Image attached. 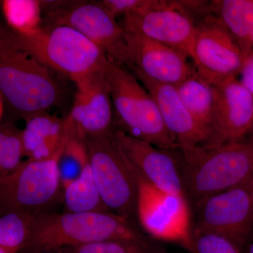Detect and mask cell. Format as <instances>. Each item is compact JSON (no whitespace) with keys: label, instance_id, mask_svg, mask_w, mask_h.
<instances>
[{"label":"cell","instance_id":"1","mask_svg":"<svg viewBox=\"0 0 253 253\" xmlns=\"http://www.w3.org/2000/svg\"><path fill=\"white\" fill-rule=\"evenodd\" d=\"M57 75L0 27V94L25 121L60 104L63 90Z\"/></svg>","mask_w":253,"mask_h":253},{"label":"cell","instance_id":"2","mask_svg":"<svg viewBox=\"0 0 253 253\" xmlns=\"http://www.w3.org/2000/svg\"><path fill=\"white\" fill-rule=\"evenodd\" d=\"M104 241L154 246L138 226L112 212H46L35 214L31 236L21 252L33 253Z\"/></svg>","mask_w":253,"mask_h":253},{"label":"cell","instance_id":"3","mask_svg":"<svg viewBox=\"0 0 253 253\" xmlns=\"http://www.w3.org/2000/svg\"><path fill=\"white\" fill-rule=\"evenodd\" d=\"M181 181L190 209L208 198L239 185L253 171L249 141L201 145L188 154L177 151Z\"/></svg>","mask_w":253,"mask_h":253},{"label":"cell","instance_id":"4","mask_svg":"<svg viewBox=\"0 0 253 253\" xmlns=\"http://www.w3.org/2000/svg\"><path fill=\"white\" fill-rule=\"evenodd\" d=\"M105 76L112 99L113 129L146 141L158 149L179 151L176 138L168 130L156 101L139 80L122 65L109 61Z\"/></svg>","mask_w":253,"mask_h":253},{"label":"cell","instance_id":"5","mask_svg":"<svg viewBox=\"0 0 253 253\" xmlns=\"http://www.w3.org/2000/svg\"><path fill=\"white\" fill-rule=\"evenodd\" d=\"M16 43L43 64L74 83L104 71L109 62L98 46L73 28L63 25H42L28 35L9 30Z\"/></svg>","mask_w":253,"mask_h":253},{"label":"cell","instance_id":"6","mask_svg":"<svg viewBox=\"0 0 253 253\" xmlns=\"http://www.w3.org/2000/svg\"><path fill=\"white\" fill-rule=\"evenodd\" d=\"M89 165L104 204L137 226V181L114 131L85 138Z\"/></svg>","mask_w":253,"mask_h":253},{"label":"cell","instance_id":"7","mask_svg":"<svg viewBox=\"0 0 253 253\" xmlns=\"http://www.w3.org/2000/svg\"><path fill=\"white\" fill-rule=\"evenodd\" d=\"M59 154L44 161L25 160L12 172L0 176V216L54 212L53 208L63 201L57 171Z\"/></svg>","mask_w":253,"mask_h":253},{"label":"cell","instance_id":"8","mask_svg":"<svg viewBox=\"0 0 253 253\" xmlns=\"http://www.w3.org/2000/svg\"><path fill=\"white\" fill-rule=\"evenodd\" d=\"M46 25H63L81 33L110 61L129 65L125 32L101 1H41Z\"/></svg>","mask_w":253,"mask_h":253},{"label":"cell","instance_id":"9","mask_svg":"<svg viewBox=\"0 0 253 253\" xmlns=\"http://www.w3.org/2000/svg\"><path fill=\"white\" fill-rule=\"evenodd\" d=\"M192 212V230L220 236L242 251L253 236L251 176L239 185L204 200Z\"/></svg>","mask_w":253,"mask_h":253},{"label":"cell","instance_id":"10","mask_svg":"<svg viewBox=\"0 0 253 253\" xmlns=\"http://www.w3.org/2000/svg\"><path fill=\"white\" fill-rule=\"evenodd\" d=\"M133 169L137 181L139 225L154 239L176 243L190 253L192 224L186 198L163 192Z\"/></svg>","mask_w":253,"mask_h":253},{"label":"cell","instance_id":"11","mask_svg":"<svg viewBox=\"0 0 253 253\" xmlns=\"http://www.w3.org/2000/svg\"><path fill=\"white\" fill-rule=\"evenodd\" d=\"M190 58L197 73L212 85L237 78L245 61L231 33L211 14L196 20Z\"/></svg>","mask_w":253,"mask_h":253},{"label":"cell","instance_id":"12","mask_svg":"<svg viewBox=\"0 0 253 253\" xmlns=\"http://www.w3.org/2000/svg\"><path fill=\"white\" fill-rule=\"evenodd\" d=\"M123 31L144 37L185 53L190 57L196 20L181 1H165L158 7L126 15Z\"/></svg>","mask_w":253,"mask_h":253},{"label":"cell","instance_id":"13","mask_svg":"<svg viewBox=\"0 0 253 253\" xmlns=\"http://www.w3.org/2000/svg\"><path fill=\"white\" fill-rule=\"evenodd\" d=\"M74 83L76 90L72 108L64 120L66 131L85 139L113 130L114 111L105 70Z\"/></svg>","mask_w":253,"mask_h":253},{"label":"cell","instance_id":"14","mask_svg":"<svg viewBox=\"0 0 253 253\" xmlns=\"http://www.w3.org/2000/svg\"><path fill=\"white\" fill-rule=\"evenodd\" d=\"M214 86L211 134L204 145L241 142L253 127V98L237 78Z\"/></svg>","mask_w":253,"mask_h":253},{"label":"cell","instance_id":"15","mask_svg":"<svg viewBox=\"0 0 253 253\" xmlns=\"http://www.w3.org/2000/svg\"><path fill=\"white\" fill-rule=\"evenodd\" d=\"M125 32L129 66L148 78L164 84L176 86L196 72L185 53L148 39Z\"/></svg>","mask_w":253,"mask_h":253},{"label":"cell","instance_id":"16","mask_svg":"<svg viewBox=\"0 0 253 253\" xmlns=\"http://www.w3.org/2000/svg\"><path fill=\"white\" fill-rule=\"evenodd\" d=\"M113 131L128 161L146 181L163 192L185 197L178 151L158 149L123 131Z\"/></svg>","mask_w":253,"mask_h":253},{"label":"cell","instance_id":"17","mask_svg":"<svg viewBox=\"0 0 253 253\" xmlns=\"http://www.w3.org/2000/svg\"><path fill=\"white\" fill-rule=\"evenodd\" d=\"M153 96L168 130L176 138L179 152L188 154L209 139L210 132L196 122L181 102L175 86L158 83L133 66L126 68Z\"/></svg>","mask_w":253,"mask_h":253},{"label":"cell","instance_id":"18","mask_svg":"<svg viewBox=\"0 0 253 253\" xmlns=\"http://www.w3.org/2000/svg\"><path fill=\"white\" fill-rule=\"evenodd\" d=\"M66 136L64 120L49 113L33 116L21 130L25 157L44 161L59 154Z\"/></svg>","mask_w":253,"mask_h":253},{"label":"cell","instance_id":"19","mask_svg":"<svg viewBox=\"0 0 253 253\" xmlns=\"http://www.w3.org/2000/svg\"><path fill=\"white\" fill-rule=\"evenodd\" d=\"M208 13L220 20L247 59L253 49V0L209 1Z\"/></svg>","mask_w":253,"mask_h":253},{"label":"cell","instance_id":"20","mask_svg":"<svg viewBox=\"0 0 253 253\" xmlns=\"http://www.w3.org/2000/svg\"><path fill=\"white\" fill-rule=\"evenodd\" d=\"M181 102L195 121L211 134L214 107V86L196 71L174 86Z\"/></svg>","mask_w":253,"mask_h":253},{"label":"cell","instance_id":"21","mask_svg":"<svg viewBox=\"0 0 253 253\" xmlns=\"http://www.w3.org/2000/svg\"><path fill=\"white\" fill-rule=\"evenodd\" d=\"M63 202L66 212H111L103 201L89 163L80 177L63 190Z\"/></svg>","mask_w":253,"mask_h":253},{"label":"cell","instance_id":"22","mask_svg":"<svg viewBox=\"0 0 253 253\" xmlns=\"http://www.w3.org/2000/svg\"><path fill=\"white\" fill-rule=\"evenodd\" d=\"M89 163L85 139L66 129L62 149L57 159L58 175L63 191L80 177Z\"/></svg>","mask_w":253,"mask_h":253},{"label":"cell","instance_id":"23","mask_svg":"<svg viewBox=\"0 0 253 253\" xmlns=\"http://www.w3.org/2000/svg\"><path fill=\"white\" fill-rule=\"evenodd\" d=\"M2 11L11 31L21 35H28L42 26L41 1L38 0H4Z\"/></svg>","mask_w":253,"mask_h":253},{"label":"cell","instance_id":"24","mask_svg":"<svg viewBox=\"0 0 253 253\" xmlns=\"http://www.w3.org/2000/svg\"><path fill=\"white\" fill-rule=\"evenodd\" d=\"M35 214L13 212L0 216V247L21 252L31 236Z\"/></svg>","mask_w":253,"mask_h":253},{"label":"cell","instance_id":"25","mask_svg":"<svg viewBox=\"0 0 253 253\" xmlns=\"http://www.w3.org/2000/svg\"><path fill=\"white\" fill-rule=\"evenodd\" d=\"M24 157L21 130L11 124L0 126V176L16 169Z\"/></svg>","mask_w":253,"mask_h":253},{"label":"cell","instance_id":"26","mask_svg":"<svg viewBox=\"0 0 253 253\" xmlns=\"http://www.w3.org/2000/svg\"><path fill=\"white\" fill-rule=\"evenodd\" d=\"M59 253H166L156 246L126 241H104L57 249Z\"/></svg>","mask_w":253,"mask_h":253},{"label":"cell","instance_id":"27","mask_svg":"<svg viewBox=\"0 0 253 253\" xmlns=\"http://www.w3.org/2000/svg\"><path fill=\"white\" fill-rule=\"evenodd\" d=\"M191 239L190 253H242L227 239L211 233L191 229Z\"/></svg>","mask_w":253,"mask_h":253},{"label":"cell","instance_id":"28","mask_svg":"<svg viewBox=\"0 0 253 253\" xmlns=\"http://www.w3.org/2000/svg\"><path fill=\"white\" fill-rule=\"evenodd\" d=\"M100 1L115 18H117L143 10L158 7L163 4L165 0H103Z\"/></svg>","mask_w":253,"mask_h":253},{"label":"cell","instance_id":"29","mask_svg":"<svg viewBox=\"0 0 253 253\" xmlns=\"http://www.w3.org/2000/svg\"><path fill=\"white\" fill-rule=\"evenodd\" d=\"M239 76H241L239 81L253 98V53L245 60Z\"/></svg>","mask_w":253,"mask_h":253},{"label":"cell","instance_id":"30","mask_svg":"<svg viewBox=\"0 0 253 253\" xmlns=\"http://www.w3.org/2000/svg\"><path fill=\"white\" fill-rule=\"evenodd\" d=\"M0 253H18L16 251L12 250L4 249V248L0 247Z\"/></svg>","mask_w":253,"mask_h":253},{"label":"cell","instance_id":"31","mask_svg":"<svg viewBox=\"0 0 253 253\" xmlns=\"http://www.w3.org/2000/svg\"><path fill=\"white\" fill-rule=\"evenodd\" d=\"M246 140L249 141L250 144H252V146H253V127Z\"/></svg>","mask_w":253,"mask_h":253},{"label":"cell","instance_id":"32","mask_svg":"<svg viewBox=\"0 0 253 253\" xmlns=\"http://www.w3.org/2000/svg\"><path fill=\"white\" fill-rule=\"evenodd\" d=\"M3 114V103L2 99H1V95L0 94V120H1V116Z\"/></svg>","mask_w":253,"mask_h":253},{"label":"cell","instance_id":"33","mask_svg":"<svg viewBox=\"0 0 253 253\" xmlns=\"http://www.w3.org/2000/svg\"><path fill=\"white\" fill-rule=\"evenodd\" d=\"M58 253L57 250H49V251H39V252H36V253Z\"/></svg>","mask_w":253,"mask_h":253},{"label":"cell","instance_id":"34","mask_svg":"<svg viewBox=\"0 0 253 253\" xmlns=\"http://www.w3.org/2000/svg\"><path fill=\"white\" fill-rule=\"evenodd\" d=\"M248 253H253V236L252 238V241H251V244H250Z\"/></svg>","mask_w":253,"mask_h":253},{"label":"cell","instance_id":"35","mask_svg":"<svg viewBox=\"0 0 253 253\" xmlns=\"http://www.w3.org/2000/svg\"><path fill=\"white\" fill-rule=\"evenodd\" d=\"M251 191H252V199L253 203V171L251 175Z\"/></svg>","mask_w":253,"mask_h":253},{"label":"cell","instance_id":"36","mask_svg":"<svg viewBox=\"0 0 253 253\" xmlns=\"http://www.w3.org/2000/svg\"><path fill=\"white\" fill-rule=\"evenodd\" d=\"M251 53H253V51H252V52H251Z\"/></svg>","mask_w":253,"mask_h":253}]
</instances>
